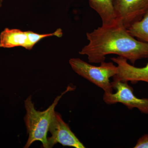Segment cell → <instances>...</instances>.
Here are the masks:
<instances>
[{
	"label": "cell",
	"mask_w": 148,
	"mask_h": 148,
	"mask_svg": "<svg viewBox=\"0 0 148 148\" xmlns=\"http://www.w3.org/2000/svg\"><path fill=\"white\" fill-rule=\"evenodd\" d=\"M27 33L28 42L26 49L29 50H31L37 42L43 38L51 36H56L58 37H61L62 36V30L60 29H58L56 32L49 34H41L30 31H27Z\"/></svg>",
	"instance_id": "obj_11"
},
{
	"label": "cell",
	"mask_w": 148,
	"mask_h": 148,
	"mask_svg": "<svg viewBox=\"0 0 148 148\" xmlns=\"http://www.w3.org/2000/svg\"><path fill=\"white\" fill-rule=\"evenodd\" d=\"M111 59L116 64L118 69L117 73L113 78L123 82H130L132 84L139 82L148 84V63L145 67L138 68L130 65L126 58L120 56Z\"/></svg>",
	"instance_id": "obj_7"
},
{
	"label": "cell",
	"mask_w": 148,
	"mask_h": 148,
	"mask_svg": "<svg viewBox=\"0 0 148 148\" xmlns=\"http://www.w3.org/2000/svg\"><path fill=\"white\" fill-rule=\"evenodd\" d=\"M74 89L75 88L69 86L66 90L56 97L52 104L44 111L36 110L32 95L24 101L26 114L24 120L29 136L24 148H29L36 141H40L42 143L43 147L47 148V133L56 107L64 94Z\"/></svg>",
	"instance_id": "obj_2"
},
{
	"label": "cell",
	"mask_w": 148,
	"mask_h": 148,
	"mask_svg": "<svg viewBox=\"0 0 148 148\" xmlns=\"http://www.w3.org/2000/svg\"><path fill=\"white\" fill-rule=\"evenodd\" d=\"M86 35L89 42L79 53L86 55L89 63L100 64L110 54L126 58L132 64L148 58V43L136 39L117 19L102 24Z\"/></svg>",
	"instance_id": "obj_1"
},
{
	"label": "cell",
	"mask_w": 148,
	"mask_h": 148,
	"mask_svg": "<svg viewBox=\"0 0 148 148\" xmlns=\"http://www.w3.org/2000/svg\"><path fill=\"white\" fill-rule=\"evenodd\" d=\"M90 7L101 17L102 24L112 23L116 19L114 0H88Z\"/></svg>",
	"instance_id": "obj_9"
},
{
	"label": "cell",
	"mask_w": 148,
	"mask_h": 148,
	"mask_svg": "<svg viewBox=\"0 0 148 148\" xmlns=\"http://www.w3.org/2000/svg\"><path fill=\"white\" fill-rule=\"evenodd\" d=\"M49 131L51 136L47 138V148H52L57 143L63 146L85 148L72 132L69 125L64 121L61 115L55 111L51 118Z\"/></svg>",
	"instance_id": "obj_5"
},
{
	"label": "cell",
	"mask_w": 148,
	"mask_h": 148,
	"mask_svg": "<svg viewBox=\"0 0 148 148\" xmlns=\"http://www.w3.org/2000/svg\"><path fill=\"white\" fill-rule=\"evenodd\" d=\"M28 42L27 32L5 28L0 34V47L10 48L21 47L26 49Z\"/></svg>",
	"instance_id": "obj_8"
},
{
	"label": "cell",
	"mask_w": 148,
	"mask_h": 148,
	"mask_svg": "<svg viewBox=\"0 0 148 148\" xmlns=\"http://www.w3.org/2000/svg\"><path fill=\"white\" fill-rule=\"evenodd\" d=\"M69 64L78 75L100 88L104 93H113L110 79L117 73L118 69L112 62H101L100 66H93L79 58H71Z\"/></svg>",
	"instance_id": "obj_3"
},
{
	"label": "cell",
	"mask_w": 148,
	"mask_h": 148,
	"mask_svg": "<svg viewBox=\"0 0 148 148\" xmlns=\"http://www.w3.org/2000/svg\"><path fill=\"white\" fill-rule=\"evenodd\" d=\"M116 19L128 29L148 10V0H114Z\"/></svg>",
	"instance_id": "obj_6"
},
{
	"label": "cell",
	"mask_w": 148,
	"mask_h": 148,
	"mask_svg": "<svg viewBox=\"0 0 148 148\" xmlns=\"http://www.w3.org/2000/svg\"><path fill=\"white\" fill-rule=\"evenodd\" d=\"M112 84L114 93H104L103 100L108 105L120 103L129 109H138L142 113L148 114V98H139L133 93L132 88L127 82H123L113 78Z\"/></svg>",
	"instance_id": "obj_4"
},
{
	"label": "cell",
	"mask_w": 148,
	"mask_h": 148,
	"mask_svg": "<svg viewBox=\"0 0 148 148\" xmlns=\"http://www.w3.org/2000/svg\"><path fill=\"white\" fill-rule=\"evenodd\" d=\"M132 36L148 43V10L143 18L127 29Z\"/></svg>",
	"instance_id": "obj_10"
},
{
	"label": "cell",
	"mask_w": 148,
	"mask_h": 148,
	"mask_svg": "<svg viewBox=\"0 0 148 148\" xmlns=\"http://www.w3.org/2000/svg\"><path fill=\"white\" fill-rule=\"evenodd\" d=\"M135 148H148V134H145L138 139Z\"/></svg>",
	"instance_id": "obj_12"
}]
</instances>
